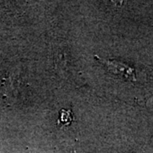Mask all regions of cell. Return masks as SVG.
I'll return each instance as SVG.
<instances>
[{"instance_id":"2","label":"cell","mask_w":153,"mask_h":153,"mask_svg":"<svg viewBox=\"0 0 153 153\" xmlns=\"http://www.w3.org/2000/svg\"><path fill=\"white\" fill-rule=\"evenodd\" d=\"M73 121L72 112L71 110H61L60 114V119L58 121L57 124L59 126H69Z\"/></svg>"},{"instance_id":"1","label":"cell","mask_w":153,"mask_h":153,"mask_svg":"<svg viewBox=\"0 0 153 153\" xmlns=\"http://www.w3.org/2000/svg\"><path fill=\"white\" fill-rule=\"evenodd\" d=\"M94 58H95V60L102 63L105 66H106V68L111 73L116 74V75H122L132 81L135 80V72H134V68L128 66L124 63H122V62L114 60H105L98 55H95Z\"/></svg>"}]
</instances>
